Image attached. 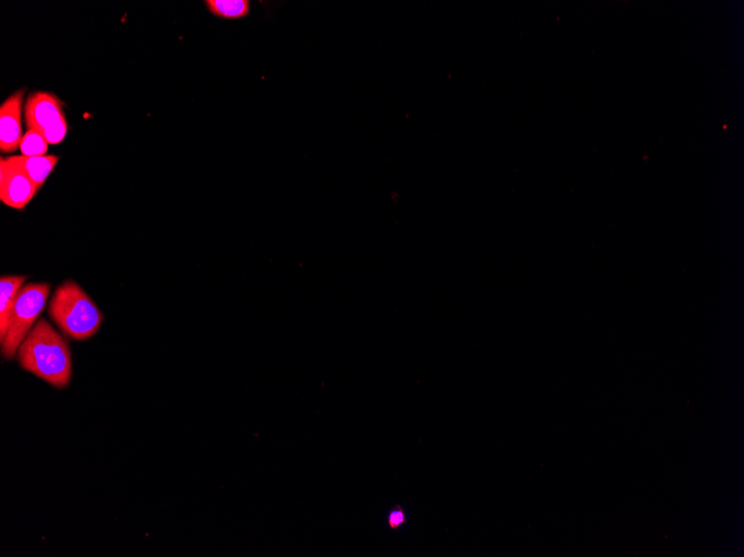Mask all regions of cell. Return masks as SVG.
Segmentation results:
<instances>
[{
    "instance_id": "obj_6",
    "label": "cell",
    "mask_w": 744,
    "mask_h": 557,
    "mask_svg": "<svg viewBox=\"0 0 744 557\" xmlns=\"http://www.w3.org/2000/svg\"><path fill=\"white\" fill-rule=\"evenodd\" d=\"M64 117L62 103L50 93L33 94L25 105V119L28 129H42Z\"/></svg>"
},
{
    "instance_id": "obj_10",
    "label": "cell",
    "mask_w": 744,
    "mask_h": 557,
    "mask_svg": "<svg viewBox=\"0 0 744 557\" xmlns=\"http://www.w3.org/2000/svg\"><path fill=\"white\" fill-rule=\"evenodd\" d=\"M48 142L38 129H28L24 135L19 150L24 156H45L48 150Z\"/></svg>"
},
{
    "instance_id": "obj_12",
    "label": "cell",
    "mask_w": 744,
    "mask_h": 557,
    "mask_svg": "<svg viewBox=\"0 0 744 557\" xmlns=\"http://www.w3.org/2000/svg\"><path fill=\"white\" fill-rule=\"evenodd\" d=\"M406 522V513L403 510L402 506L400 504H397L396 506H393L388 514L387 523L388 526L391 528L392 531L400 530V527Z\"/></svg>"
},
{
    "instance_id": "obj_2",
    "label": "cell",
    "mask_w": 744,
    "mask_h": 557,
    "mask_svg": "<svg viewBox=\"0 0 744 557\" xmlns=\"http://www.w3.org/2000/svg\"><path fill=\"white\" fill-rule=\"evenodd\" d=\"M48 313L62 333L75 340L92 338L104 320L98 305L73 281H67L57 288Z\"/></svg>"
},
{
    "instance_id": "obj_11",
    "label": "cell",
    "mask_w": 744,
    "mask_h": 557,
    "mask_svg": "<svg viewBox=\"0 0 744 557\" xmlns=\"http://www.w3.org/2000/svg\"><path fill=\"white\" fill-rule=\"evenodd\" d=\"M44 134L46 141L52 145H56L64 141L67 133V123L65 117L59 119V121L52 123L51 126L41 131Z\"/></svg>"
},
{
    "instance_id": "obj_4",
    "label": "cell",
    "mask_w": 744,
    "mask_h": 557,
    "mask_svg": "<svg viewBox=\"0 0 744 557\" xmlns=\"http://www.w3.org/2000/svg\"><path fill=\"white\" fill-rule=\"evenodd\" d=\"M40 190L11 157L0 162V200L9 208L23 209Z\"/></svg>"
},
{
    "instance_id": "obj_7",
    "label": "cell",
    "mask_w": 744,
    "mask_h": 557,
    "mask_svg": "<svg viewBox=\"0 0 744 557\" xmlns=\"http://www.w3.org/2000/svg\"><path fill=\"white\" fill-rule=\"evenodd\" d=\"M26 280L25 276H3L0 280V340L7 334L14 305Z\"/></svg>"
},
{
    "instance_id": "obj_3",
    "label": "cell",
    "mask_w": 744,
    "mask_h": 557,
    "mask_svg": "<svg viewBox=\"0 0 744 557\" xmlns=\"http://www.w3.org/2000/svg\"><path fill=\"white\" fill-rule=\"evenodd\" d=\"M51 286L46 283H31L19 291L14 305L11 324L2 340V353L6 359L15 357L24 339L33 328L37 317L44 310Z\"/></svg>"
},
{
    "instance_id": "obj_1",
    "label": "cell",
    "mask_w": 744,
    "mask_h": 557,
    "mask_svg": "<svg viewBox=\"0 0 744 557\" xmlns=\"http://www.w3.org/2000/svg\"><path fill=\"white\" fill-rule=\"evenodd\" d=\"M18 359L25 371L57 388L69 385L71 355L64 338L46 320L37 321L18 349Z\"/></svg>"
},
{
    "instance_id": "obj_8",
    "label": "cell",
    "mask_w": 744,
    "mask_h": 557,
    "mask_svg": "<svg viewBox=\"0 0 744 557\" xmlns=\"http://www.w3.org/2000/svg\"><path fill=\"white\" fill-rule=\"evenodd\" d=\"M12 160L16 162V164L22 168L24 172H26V175L30 177L31 181L35 184L38 189H41L44 182L47 180V177L51 175V172L54 171L57 162H59L60 158L54 155H45V156H12Z\"/></svg>"
},
{
    "instance_id": "obj_9",
    "label": "cell",
    "mask_w": 744,
    "mask_h": 557,
    "mask_svg": "<svg viewBox=\"0 0 744 557\" xmlns=\"http://www.w3.org/2000/svg\"><path fill=\"white\" fill-rule=\"evenodd\" d=\"M204 4L213 16L230 21L246 18L251 13L249 0H205Z\"/></svg>"
},
{
    "instance_id": "obj_5",
    "label": "cell",
    "mask_w": 744,
    "mask_h": 557,
    "mask_svg": "<svg viewBox=\"0 0 744 557\" xmlns=\"http://www.w3.org/2000/svg\"><path fill=\"white\" fill-rule=\"evenodd\" d=\"M24 91H16L0 107V148L3 153L16 152L23 135L22 112Z\"/></svg>"
}]
</instances>
